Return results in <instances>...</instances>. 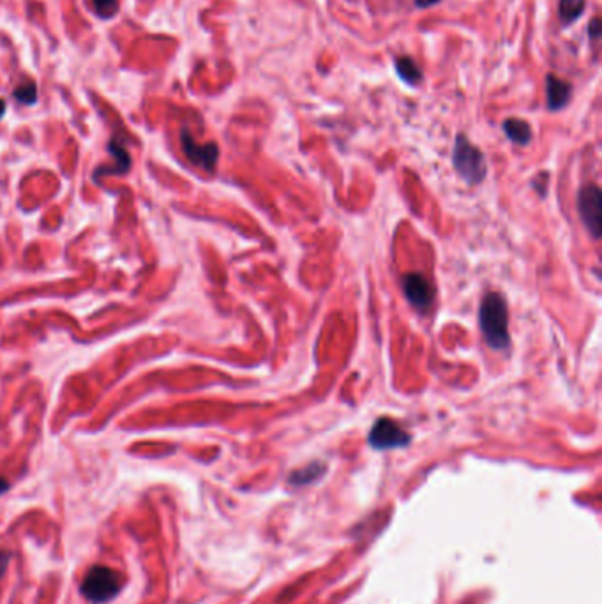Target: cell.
Wrapping results in <instances>:
<instances>
[{"instance_id":"ac0fdd59","label":"cell","mask_w":602,"mask_h":604,"mask_svg":"<svg viewBox=\"0 0 602 604\" xmlns=\"http://www.w3.org/2000/svg\"><path fill=\"white\" fill-rule=\"evenodd\" d=\"M438 2L440 0H415V6L421 9H426V8H431V6H436Z\"/></svg>"},{"instance_id":"8fae6325","label":"cell","mask_w":602,"mask_h":604,"mask_svg":"<svg viewBox=\"0 0 602 604\" xmlns=\"http://www.w3.org/2000/svg\"><path fill=\"white\" fill-rule=\"evenodd\" d=\"M587 8V0H558V18L563 25L577 22Z\"/></svg>"},{"instance_id":"7c38bea8","label":"cell","mask_w":602,"mask_h":604,"mask_svg":"<svg viewBox=\"0 0 602 604\" xmlns=\"http://www.w3.org/2000/svg\"><path fill=\"white\" fill-rule=\"evenodd\" d=\"M323 470H325V465L323 463H311L306 468L294 472V474L290 475V482L295 486L311 484V482H315L316 479L323 474Z\"/></svg>"},{"instance_id":"5bb4252c","label":"cell","mask_w":602,"mask_h":604,"mask_svg":"<svg viewBox=\"0 0 602 604\" xmlns=\"http://www.w3.org/2000/svg\"><path fill=\"white\" fill-rule=\"evenodd\" d=\"M13 98L22 105H36L37 103V85L34 82H25L18 85L13 92Z\"/></svg>"},{"instance_id":"3957f363","label":"cell","mask_w":602,"mask_h":604,"mask_svg":"<svg viewBox=\"0 0 602 604\" xmlns=\"http://www.w3.org/2000/svg\"><path fill=\"white\" fill-rule=\"evenodd\" d=\"M452 163L459 177L468 184H479L488 174L486 158L464 134H457L454 143Z\"/></svg>"},{"instance_id":"30bf717a","label":"cell","mask_w":602,"mask_h":604,"mask_svg":"<svg viewBox=\"0 0 602 604\" xmlns=\"http://www.w3.org/2000/svg\"><path fill=\"white\" fill-rule=\"evenodd\" d=\"M504 131L509 136V140H512L518 145H526L532 140V127L526 120L521 119H507L504 122Z\"/></svg>"},{"instance_id":"6da1fadb","label":"cell","mask_w":602,"mask_h":604,"mask_svg":"<svg viewBox=\"0 0 602 604\" xmlns=\"http://www.w3.org/2000/svg\"><path fill=\"white\" fill-rule=\"evenodd\" d=\"M480 329L488 347L493 350H504L509 347V311L507 302L497 292H490L480 304Z\"/></svg>"},{"instance_id":"9c48e42d","label":"cell","mask_w":602,"mask_h":604,"mask_svg":"<svg viewBox=\"0 0 602 604\" xmlns=\"http://www.w3.org/2000/svg\"><path fill=\"white\" fill-rule=\"evenodd\" d=\"M395 72L398 77L408 85H419L422 82V71L417 65V62L412 57H399L395 58Z\"/></svg>"},{"instance_id":"8992f818","label":"cell","mask_w":602,"mask_h":604,"mask_svg":"<svg viewBox=\"0 0 602 604\" xmlns=\"http://www.w3.org/2000/svg\"><path fill=\"white\" fill-rule=\"evenodd\" d=\"M181 145L184 150L185 158L191 161L196 167L204 168L205 172L212 174L216 170V165L219 160V148L214 141L211 143H196L195 138L189 134L188 129H182L181 133Z\"/></svg>"},{"instance_id":"d6986e66","label":"cell","mask_w":602,"mask_h":604,"mask_svg":"<svg viewBox=\"0 0 602 604\" xmlns=\"http://www.w3.org/2000/svg\"><path fill=\"white\" fill-rule=\"evenodd\" d=\"M8 489H9V482L6 481L4 477H0V495H4Z\"/></svg>"},{"instance_id":"e0dca14e","label":"cell","mask_w":602,"mask_h":604,"mask_svg":"<svg viewBox=\"0 0 602 604\" xmlns=\"http://www.w3.org/2000/svg\"><path fill=\"white\" fill-rule=\"evenodd\" d=\"M588 32H590L591 39H598V36H601V22H598V18L591 20L590 27H588Z\"/></svg>"},{"instance_id":"5b68a950","label":"cell","mask_w":602,"mask_h":604,"mask_svg":"<svg viewBox=\"0 0 602 604\" xmlns=\"http://www.w3.org/2000/svg\"><path fill=\"white\" fill-rule=\"evenodd\" d=\"M601 189L595 184L583 186L577 195V209H580L581 219L588 232L597 239L601 236Z\"/></svg>"},{"instance_id":"4fadbf2b","label":"cell","mask_w":602,"mask_h":604,"mask_svg":"<svg viewBox=\"0 0 602 604\" xmlns=\"http://www.w3.org/2000/svg\"><path fill=\"white\" fill-rule=\"evenodd\" d=\"M108 150L117 161V167L112 168L108 174H126V172L131 168V158L129 154H127L126 148H124L117 140H112L108 145Z\"/></svg>"},{"instance_id":"9a60e30c","label":"cell","mask_w":602,"mask_h":604,"mask_svg":"<svg viewBox=\"0 0 602 604\" xmlns=\"http://www.w3.org/2000/svg\"><path fill=\"white\" fill-rule=\"evenodd\" d=\"M94 11L99 18L112 20L119 13V0H92Z\"/></svg>"},{"instance_id":"ba28073f","label":"cell","mask_w":602,"mask_h":604,"mask_svg":"<svg viewBox=\"0 0 602 604\" xmlns=\"http://www.w3.org/2000/svg\"><path fill=\"white\" fill-rule=\"evenodd\" d=\"M570 98H572V85L569 82L562 80L555 75L546 77V101H548V108L551 112L565 108Z\"/></svg>"},{"instance_id":"ffe728a7","label":"cell","mask_w":602,"mask_h":604,"mask_svg":"<svg viewBox=\"0 0 602 604\" xmlns=\"http://www.w3.org/2000/svg\"><path fill=\"white\" fill-rule=\"evenodd\" d=\"M6 108H8V105H6V101H4V99H0V119H2V117H4Z\"/></svg>"},{"instance_id":"277c9868","label":"cell","mask_w":602,"mask_h":604,"mask_svg":"<svg viewBox=\"0 0 602 604\" xmlns=\"http://www.w3.org/2000/svg\"><path fill=\"white\" fill-rule=\"evenodd\" d=\"M367 440H369V445L373 449L385 451V449L405 447V445L410 444L412 437L398 423L387 419V417H381V419L374 423Z\"/></svg>"},{"instance_id":"7a4b0ae2","label":"cell","mask_w":602,"mask_h":604,"mask_svg":"<svg viewBox=\"0 0 602 604\" xmlns=\"http://www.w3.org/2000/svg\"><path fill=\"white\" fill-rule=\"evenodd\" d=\"M126 585V578L108 565H92L80 583V592L89 603L105 604L115 599Z\"/></svg>"},{"instance_id":"52a82bcc","label":"cell","mask_w":602,"mask_h":604,"mask_svg":"<svg viewBox=\"0 0 602 604\" xmlns=\"http://www.w3.org/2000/svg\"><path fill=\"white\" fill-rule=\"evenodd\" d=\"M401 286H403V292L405 295H407V299L410 300L415 308L421 309V311H426V309L431 308L433 286L424 276L419 274V272L405 274L403 279H401Z\"/></svg>"},{"instance_id":"2e32d148","label":"cell","mask_w":602,"mask_h":604,"mask_svg":"<svg viewBox=\"0 0 602 604\" xmlns=\"http://www.w3.org/2000/svg\"><path fill=\"white\" fill-rule=\"evenodd\" d=\"M9 560H11V553L6 550H0V579H2V576L8 571Z\"/></svg>"}]
</instances>
